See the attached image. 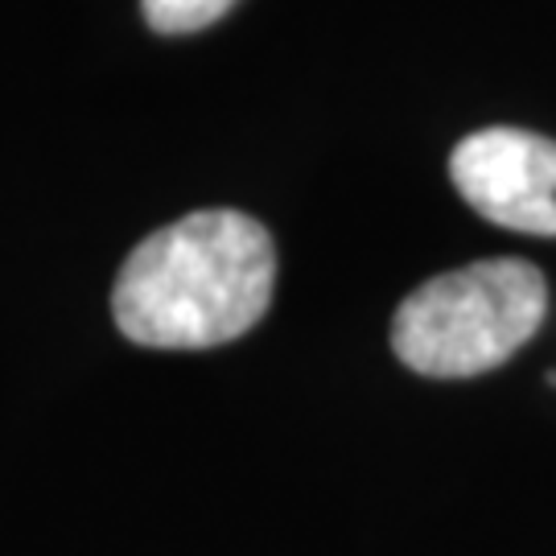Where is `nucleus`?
<instances>
[{
  "mask_svg": "<svg viewBox=\"0 0 556 556\" xmlns=\"http://www.w3.org/2000/svg\"><path fill=\"white\" fill-rule=\"evenodd\" d=\"M236 0H140V13L149 21V29L157 34H194L206 29L231 9Z\"/></svg>",
  "mask_w": 556,
  "mask_h": 556,
  "instance_id": "4",
  "label": "nucleus"
},
{
  "mask_svg": "<svg viewBox=\"0 0 556 556\" xmlns=\"http://www.w3.org/2000/svg\"><path fill=\"white\" fill-rule=\"evenodd\" d=\"M277 248L243 211H194L137 243L119 264L112 314L153 351H206L248 334L273 301Z\"/></svg>",
  "mask_w": 556,
  "mask_h": 556,
  "instance_id": "1",
  "label": "nucleus"
},
{
  "mask_svg": "<svg viewBox=\"0 0 556 556\" xmlns=\"http://www.w3.org/2000/svg\"><path fill=\"white\" fill-rule=\"evenodd\" d=\"M450 178L486 223L556 236V140L528 128H482L457 140Z\"/></svg>",
  "mask_w": 556,
  "mask_h": 556,
  "instance_id": "3",
  "label": "nucleus"
},
{
  "mask_svg": "<svg viewBox=\"0 0 556 556\" xmlns=\"http://www.w3.org/2000/svg\"><path fill=\"white\" fill-rule=\"evenodd\" d=\"M548 280L516 256L478 260L417 285L392 318L396 358L429 379H470L495 371L540 330Z\"/></svg>",
  "mask_w": 556,
  "mask_h": 556,
  "instance_id": "2",
  "label": "nucleus"
}]
</instances>
